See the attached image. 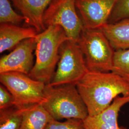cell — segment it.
Segmentation results:
<instances>
[{
  "instance_id": "obj_8",
  "label": "cell",
  "mask_w": 129,
  "mask_h": 129,
  "mask_svg": "<svg viewBox=\"0 0 129 129\" xmlns=\"http://www.w3.org/2000/svg\"><path fill=\"white\" fill-rule=\"evenodd\" d=\"M117 0H76L84 27L98 29L108 23Z\"/></svg>"
},
{
  "instance_id": "obj_18",
  "label": "cell",
  "mask_w": 129,
  "mask_h": 129,
  "mask_svg": "<svg viewBox=\"0 0 129 129\" xmlns=\"http://www.w3.org/2000/svg\"><path fill=\"white\" fill-rule=\"evenodd\" d=\"M129 18V0H117L108 23H115Z\"/></svg>"
},
{
  "instance_id": "obj_4",
  "label": "cell",
  "mask_w": 129,
  "mask_h": 129,
  "mask_svg": "<svg viewBox=\"0 0 129 129\" xmlns=\"http://www.w3.org/2000/svg\"><path fill=\"white\" fill-rule=\"evenodd\" d=\"M77 44L88 71L111 72L115 50L101 29L84 28Z\"/></svg>"
},
{
  "instance_id": "obj_19",
  "label": "cell",
  "mask_w": 129,
  "mask_h": 129,
  "mask_svg": "<svg viewBox=\"0 0 129 129\" xmlns=\"http://www.w3.org/2000/svg\"><path fill=\"white\" fill-rule=\"evenodd\" d=\"M46 129H86L83 120L69 119L64 122L52 119Z\"/></svg>"
},
{
  "instance_id": "obj_15",
  "label": "cell",
  "mask_w": 129,
  "mask_h": 129,
  "mask_svg": "<svg viewBox=\"0 0 129 129\" xmlns=\"http://www.w3.org/2000/svg\"><path fill=\"white\" fill-rule=\"evenodd\" d=\"M23 109L15 107L0 110V129H20Z\"/></svg>"
},
{
  "instance_id": "obj_2",
  "label": "cell",
  "mask_w": 129,
  "mask_h": 129,
  "mask_svg": "<svg viewBox=\"0 0 129 129\" xmlns=\"http://www.w3.org/2000/svg\"><path fill=\"white\" fill-rule=\"evenodd\" d=\"M35 39L36 60L28 76L47 85L55 74L59 59L60 46L69 39L63 28L57 25L47 27L38 33Z\"/></svg>"
},
{
  "instance_id": "obj_11",
  "label": "cell",
  "mask_w": 129,
  "mask_h": 129,
  "mask_svg": "<svg viewBox=\"0 0 129 129\" xmlns=\"http://www.w3.org/2000/svg\"><path fill=\"white\" fill-rule=\"evenodd\" d=\"M24 19L29 27L38 33L46 30L43 22L44 13L52 0H11Z\"/></svg>"
},
{
  "instance_id": "obj_20",
  "label": "cell",
  "mask_w": 129,
  "mask_h": 129,
  "mask_svg": "<svg viewBox=\"0 0 129 129\" xmlns=\"http://www.w3.org/2000/svg\"><path fill=\"white\" fill-rule=\"evenodd\" d=\"M14 106V99L8 90L2 84L0 85V110Z\"/></svg>"
},
{
  "instance_id": "obj_5",
  "label": "cell",
  "mask_w": 129,
  "mask_h": 129,
  "mask_svg": "<svg viewBox=\"0 0 129 129\" xmlns=\"http://www.w3.org/2000/svg\"><path fill=\"white\" fill-rule=\"evenodd\" d=\"M0 81L12 95L14 106L19 109L42 104L45 99L46 84L28 75L16 72L2 73Z\"/></svg>"
},
{
  "instance_id": "obj_16",
  "label": "cell",
  "mask_w": 129,
  "mask_h": 129,
  "mask_svg": "<svg viewBox=\"0 0 129 129\" xmlns=\"http://www.w3.org/2000/svg\"><path fill=\"white\" fill-rule=\"evenodd\" d=\"M111 72L129 83V48L115 51Z\"/></svg>"
},
{
  "instance_id": "obj_13",
  "label": "cell",
  "mask_w": 129,
  "mask_h": 129,
  "mask_svg": "<svg viewBox=\"0 0 129 129\" xmlns=\"http://www.w3.org/2000/svg\"><path fill=\"white\" fill-rule=\"evenodd\" d=\"M100 29L115 51L129 48V18L106 23Z\"/></svg>"
},
{
  "instance_id": "obj_7",
  "label": "cell",
  "mask_w": 129,
  "mask_h": 129,
  "mask_svg": "<svg viewBox=\"0 0 129 129\" xmlns=\"http://www.w3.org/2000/svg\"><path fill=\"white\" fill-rule=\"evenodd\" d=\"M43 22L46 28L60 26L69 40L76 43L84 28L76 11V0H52L44 13Z\"/></svg>"
},
{
  "instance_id": "obj_10",
  "label": "cell",
  "mask_w": 129,
  "mask_h": 129,
  "mask_svg": "<svg viewBox=\"0 0 129 129\" xmlns=\"http://www.w3.org/2000/svg\"><path fill=\"white\" fill-rule=\"evenodd\" d=\"M129 103V96H119L105 111L96 115L88 116L83 120L86 129H127L118 124L121 108Z\"/></svg>"
},
{
  "instance_id": "obj_1",
  "label": "cell",
  "mask_w": 129,
  "mask_h": 129,
  "mask_svg": "<svg viewBox=\"0 0 129 129\" xmlns=\"http://www.w3.org/2000/svg\"><path fill=\"white\" fill-rule=\"evenodd\" d=\"M76 86L90 116L105 111L118 96H129V83L112 72L88 71Z\"/></svg>"
},
{
  "instance_id": "obj_14",
  "label": "cell",
  "mask_w": 129,
  "mask_h": 129,
  "mask_svg": "<svg viewBox=\"0 0 129 129\" xmlns=\"http://www.w3.org/2000/svg\"><path fill=\"white\" fill-rule=\"evenodd\" d=\"M53 119L41 104L30 106L23 109L20 129H46Z\"/></svg>"
},
{
  "instance_id": "obj_6",
  "label": "cell",
  "mask_w": 129,
  "mask_h": 129,
  "mask_svg": "<svg viewBox=\"0 0 129 129\" xmlns=\"http://www.w3.org/2000/svg\"><path fill=\"white\" fill-rule=\"evenodd\" d=\"M88 71L83 53L77 43L68 40L59 49L57 67L49 84L50 87L75 84Z\"/></svg>"
},
{
  "instance_id": "obj_3",
  "label": "cell",
  "mask_w": 129,
  "mask_h": 129,
  "mask_svg": "<svg viewBox=\"0 0 129 129\" xmlns=\"http://www.w3.org/2000/svg\"><path fill=\"white\" fill-rule=\"evenodd\" d=\"M45 95L41 104L55 120H84L88 116L87 107L75 84L55 87L46 85Z\"/></svg>"
},
{
  "instance_id": "obj_17",
  "label": "cell",
  "mask_w": 129,
  "mask_h": 129,
  "mask_svg": "<svg viewBox=\"0 0 129 129\" xmlns=\"http://www.w3.org/2000/svg\"><path fill=\"white\" fill-rule=\"evenodd\" d=\"M24 21L22 15L13 9L9 0H0V23L19 24Z\"/></svg>"
},
{
  "instance_id": "obj_9",
  "label": "cell",
  "mask_w": 129,
  "mask_h": 129,
  "mask_svg": "<svg viewBox=\"0 0 129 129\" xmlns=\"http://www.w3.org/2000/svg\"><path fill=\"white\" fill-rule=\"evenodd\" d=\"M35 38H29L21 42L8 55L0 59V73L16 72L29 75L34 64L33 52L36 50Z\"/></svg>"
},
{
  "instance_id": "obj_12",
  "label": "cell",
  "mask_w": 129,
  "mask_h": 129,
  "mask_svg": "<svg viewBox=\"0 0 129 129\" xmlns=\"http://www.w3.org/2000/svg\"><path fill=\"white\" fill-rule=\"evenodd\" d=\"M38 33L34 28L20 27L9 23L0 25V53L15 48L23 40L35 38Z\"/></svg>"
}]
</instances>
